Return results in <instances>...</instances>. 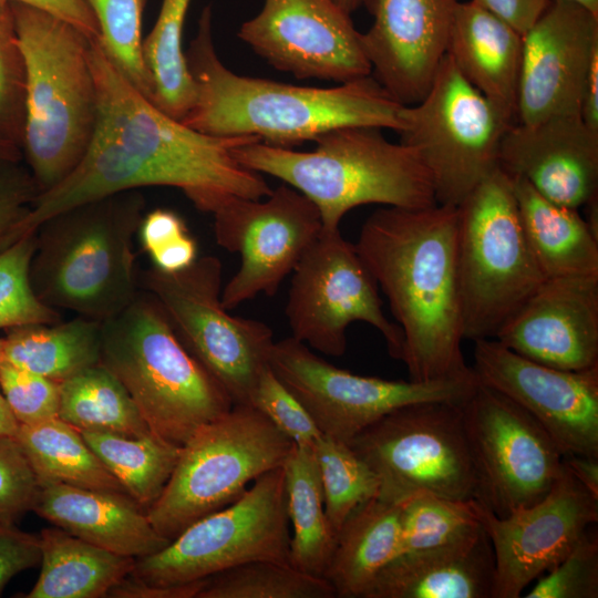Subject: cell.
Instances as JSON below:
<instances>
[{
  "label": "cell",
  "instance_id": "f1b7e54d",
  "mask_svg": "<svg viewBox=\"0 0 598 598\" xmlns=\"http://www.w3.org/2000/svg\"><path fill=\"white\" fill-rule=\"evenodd\" d=\"M402 502L374 497L340 527L323 577L336 597L363 598L378 574L400 554Z\"/></svg>",
  "mask_w": 598,
  "mask_h": 598
},
{
  "label": "cell",
  "instance_id": "8d00e7d4",
  "mask_svg": "<svg viewBox=\"0 0 598 598\" xmlns=\"http://www.w3.org/2000/svg\"><path fill=\"white\" fill-rule=\"evenodd\" d=\"M323 577L301 571L290 564L249 561L205 578L196 598H333Z\"/></svg>",
  "mask_w": 598,
  "mask_h": 598
},
{
  "label": "cell",
  "instance_id": "681fc988",
  "mask_svg": "<svg viewBox=\"0 0 598 598\" xmlns=\"http://www.w3.org/2000/svg\"><path fill=\"white\" fill-rule=\"evenodd\" d=\"M184 219L174 210L155 208L143 216L137 235L145 252L163 249L188 235Z\"/></svg>",
  "mask_w": 598,
  "mask_h": 598
},
{
  "label": "cell",
  "instance_id": "ee69618b",
  "mask_svg": "<svg viewBox=\"0 0 598 598\" xmlns=\"http://www.w3.org/2000/svg\"><path fill=\"white\" fill-rule=\"evenodd\" d=\"M0 389L19 424L59 417L60 383L0 357Z\"/></svg>",
  "mask_w": 598,
  "mask_h": 598
},
{
  "label": "cell",
  "instance_id": "8fae6325",
  "mask_svg": "<svg viewBox=\"0 0 598 598\" xmlns=\"http://www.w3.org/2000/svg\"><path fill=\"white\" fill-rule=\"evenodd\" d=\"M140 287L159 303L181 341L234 404H249L269 365L274 333L265 322L234 317L224 307L219 258L199 257L177 272L151 267L140 272Z\"/></svg>",
  "mask_w": 598,
  "mask_h": 598
},
{
  "label": "cell",
  "instance_id": "484cf974",
  "mask_svg": "<svg viewBox=\"0 0 598 598\" xmlns=\"http://www.w3.org/2000/svg\"><path fill=\"white\" fill-rule=\"evenodd\" d=\"M33 512L87 543L135 559L153 555L171 542L124 493L45 484L40 486Z\"/></svg>",
  "mask_w": 598,
  "mask_h": 598
},
{
  "label": "cell",
  "instance_id": "94428289",
  "mask_svg": "<svg viewBox=\"0 0 598 598\" xmlns=\"http://www.w3.org/2000/svg\"><path fill=\"white\" fill-rule=\"evenodd\" d=\"M570 2H575L589 11H591L595 14H598V0H566Z\"/></svg>",
  "mask_w": 598,
  "mask_h": 598
},
{
  "label": "cell",
  "instance_id": "f35d334b",
  "mask_svg": "<svg viewBox=\"0 0 598 598\" xmlns=\"http://www.w3.org/2000/svg\"><path fill=\"white\" fill-rule=\"evenodd\" d=\"M99 25V44L117 72L153 103V83L143 54L146 0H84Z\"/></svg>",
  "mask_w": 598,
  "mask_h": 598
},
{
  "label": "cell",
  "instance_id": "7bdbcfd3",
  "mask_svg": "<svg viewBox=\"0 0 598 598\" xmlns=\"http://www.w3.org/2000/svg\"><path fill=\"white\" fill-rule=\"evenodd\" d=\"M526 598H597L598 537L588 532L556 566L537 578Z\"/></svg>",
  "mask_w": 598,
  "mask_h": 598
},
{
  "label": "cell",
  "instance_id": "d590c367",
  "mask_svg": "<svg viewBox=\"0 0 598 598\" xmlns=\"http://www.w3.org/2000/svg\"><path fill=\"white\" fill-rule=\"evenodd\" d=\"M190 0H162L156 22L143 39V54L153 83V103L182 121L190 110L195 85L183 48Z\"/></svg>",
  "mask_w": 598,
  "mask_h": 598
},
{
  "label": "cell",
  "instance_id": "74e56055",
  "mask_svg": "<svg viewBox=\"0 0 598 598\" xmlns=\"http://www.w3.org/2000/svg\"><path fill=\"white\" fill-rule=\"evenodd\" d=\"M312 448L319 468L326 515L337 537L353 509L379 496L380 481L346 442L321 434Z\"/></svg>",
  "mask_w": 598,
  "mask_h": 598
},
{
  "label": "cell",
  "instance_id": "f907efd6",
  "mask_svg": "<svg viewBox=\"0 0 598 598\" xmlns=\"http://www.w3.org/2000/svg\"><path fill=\"white\" fill-rule=\"evenodd\" d=\"M21 3L58 17L82 31L91 40H99L97 21L84 0H7Z\"/></svg>",
  "mask_w": 598,
  "mask_h": 598
},
{
  "label": "cell",
  "instance_id": "9a60e30c",
  "mask_svg": "<svg viewBox=\"0 0 598 598\" xmlns=\"http://www.w3.org/2000/svg\"><path fill=\"white\" fill-rule=\"evenodd\" d=\"M269 367L321 434L346 443L398 408L425 401L461 403L478 383L473 369L432 381L360 375L327 362L292 337L274 342Z\"/></svg>",
  "mask_w": 598,
  "mask_h": 598
},
{
  "label": "cell",
  "instance_id": "4316f807",
  "mask_svg": "<svg viewBox=\"0 0 598 598\" xmlns=\"http://www.w3.org/2000/svg\"><path fill=\"white\" fill-rule=\"evenodd\" d=\"M446 54L475 89L516 121L520 33L473 0L457 2Z\"/></svg>",
  "mask_w": 598,
  "mask_h": 598
},
{
  "label": "cell",
  "instance_id": "d6a6232c",
  "mask_svg": "<svg viewBox=\"0 0 598 598\" xmlns=\"http://www.w3.org/2000/svg\"><path fill=\"white\" fill-rule=\"evenodd\" d=\"M14 437L40 486L59 483L127 494L87 445L81 432L61 419L19 424Z\"/></svg>",
  "mask_w": 598,
  "mask_h": 598
},
{
  "label": "cell",
  "instance_id": "5bb4252c",
  "mask_svg": "<svg viewBox=\"0 0 598 598\" xmlns=\"http://www.w3.org/2000/svg\"><path fill=\"white\" fill-rule=\"evenodd\" d=\"M291 274L285 311L292 338L326 355L341 357L347 329L361 321L375 328L389 354L402 361V331L386 318L373 276L340 229L322 228Z\"/></svg>",
  "mask_w": 598,
  "mask_h": 598
},
{
  "label": "cell",
  "instance_id": "e575fe53",
  "mask_svg": "<svg viewBox=\"0 0 598 598\" xmlns=\"http://www.w3.org/2000/svg\"><path fill=\"white\" fill-rule=\"evenodd\" d=\"M80 432L126 493L147 512L164 491L182 446L152 432L138 437L97 431Z\"/></svg>",
  "mask_w": 598,
  "mask_h": 598
},
{
  "label": "cell",
  "instance_id": "30bf717a",
  "mask_svg": "<svg viewBox=\"0 0 598 598\" xmlns=\"http://www.w3.org/2000/svg\"><path fill=\"white\" fill-rule=\"evenodd\" d=\"M401 143L425 165L437 204L458 206L499 167L502 140L515 118L442 60L424 96L403 105Z\"/></svg>",
  "mask_w": 598,
  "mask_h": 598
},
{
  "label": "cell",
  "instance_id": "f6af8a7d",
  "mask_svg": "<svg viewBox=\"0 0 598 598\" xmlns=\"http://www.w3.org/2000/svg\"><path fill=\"white\" fill-rule=\"evenodd\" d=\"M296 445L312 446L321 432L310 414L268 365L260 374L249 404Z\"/></svg>",
  "mask_w": 598,
  "mask_h": 598
},
{
  "label": "cell",
  "instance_id": "52a82bcc",
  "mask_svg": "<svg viewBox=\"0 0 598 598\" xmlns=\"http://www.w3.org/2000/svg\"><path fill=\"white\" fill-rule=\"evenodd\" d=\"M101 363L125 386L150 431L175 445L234 405L145 291L102 322Z\"/></svg>",
  "mask_w": 598,
  "mask_h": 598
},
{
  "label": "cell",
  "instance_id": "ab89813d",
  "mask_svg": "<svg viewBox=\"0 0 598 598\" xmlns=\"http://www.w3.org/2000/svg\"><path fill=\"white\" fill-rule=\"evenodd\" d=\"M480 525L473 499L456 501L416 492L402 502L399 555L446 545Z\"/></svg>",
  "mask_w": 598,
  "mask_h": 598
},
{
  "label": "cell",
  "instance_id": "6f0895ef",
  "mask_svg": "<svg viewBox=\"0 0 598 598\" xmlns=\"http://www.w3.org/2000/svg\"><path fill=\"white\" fill-rule=\"evenodd\" d=\"M19 423L9 409L0 389V436H14Z\"/></svg>",
  "mask_w": 598,
  "mask_h": 598
},
{
  "label": "cell",
  "instance_id": "836d02e7",
  "mask_svg": "<svg viewBox=\"0 0 598 598\" xmlns=\"http://www.w3.org/2000/svg\"><path fill=\"white\" fill-rule=\"evenodd\" d=\"M59 419L79 431L128 437L151 432L125 386L101 362L60 383Z\"/></svg>",
  "mask_w": 598,
  "mask_h": 598
},
{
  "label": "cell",
  "instance_id": "ffe728a7",
  "mask_svg": "<svg viewBox=\"0 0 598 598\" xmlns=\"http://www.w3.org/2000/svg\"><path fill=\"white\" fill-rule=\"evenodd\" d=\"M477 380L535 417L563 456H598V364L570 371L529 360L495 339L474 341Z\"/></svg>",
  "mask_w": 598,
  "mask_h": 598
},
{
  "label": "cell",
  "instance_id": "4fadbf2b",
  "mask_svg": "<svg viewBox=\"0 0 598 598\" xmlns=\"http://www.w3.org/2000/svg\"><path fill=\"white\" fill-rule=\"evenodd\" d=\"M461 403L403 405L348 443L379 477L378 497L401 503L416 492H429L450 499H475L476 476Z\"/></svg>",
  "mask_w": 598,
  "mask_h": 598
},
{
  "label": "cell",
  "instance_id": "277c9868",
  "mask_svg": "<svg viewBox=\"0 0 598 598\" xmlns=\"http://www.w3.org/2000/svg\"><path fill=\"white\" fill-rule=\"evenodd\" d=\"M145 198L125 190L75 205L42 223L29 278L45 306L105 321L138 295L133 239Z\"/></svg>",
  "mask_w": 598,
  "mask_h": 598
},
{
  "label": "cell",
  "instance_id": "9f6ffc18",
  "mask_svg": "<svg viewBox=\"0 0 598 598\" xmlns=\"http://www.w3.org/2000/svg\"><path fill=\"white\" fill-rule=\"evenodd\" d=\"M563 463L578 483L598 498V456L566 455Z\"/></svg>",
  "mask_w": 598,
  "mask_h": 598
},
{
  "label": "cell",
  "instance_id": "d4e9b609",
  "mask_svg": "<svg viewBox=\"0 0 598 598\" xmlns=\"http://www.w3.org/2000/svg\"><path fill=\"white\" fill-rule=\"evenodd\" d=\"M494 578L493 547L480 525L446 545L396 556L363 598H493Z\"/></svg>",
  "mask_w": 598,
  "mask_h": 598
},
{
  "label": "cell",
  "instance_id": "816d5d0a",
  "mask_svg": "<svg viewBox=\"0 0 598 598\" xmlns=\"http://www.w3.org/2000/svg\"><path fill=\"white\" fill-rule=\"evenodd\" d=\"M524 35L551 0H473Z\"/></svg>",
  "mask_w": 598,
  "mask_h": 598
},
{
  "label": "cell",
  "instance_id": "ba28073f",
  "mask_svg": "<svg viewBox=\"0 0 598 598\" xmlns=\"http://www.w3.org/2000/svg\"><path fill=\"white\" fill-rule=\"evenodd\" d=\"M457 270L463 337L473 342L495 339L545 280L501 167L458 205Z\"/></svg>",
  "mask_w": 598,
  "mask_h": 598
},
{
  "label": "cell",
  "instance_id": "680465c9",
  "mask_svg": "<svg viewBox=\"0 0 598 598\" xmlns=\"http://www.w3.org/2000/svg\"><path fill=\"white\" fill-rule=\"evenodd\" d=\"M346 13L351 14L362 6H367L368 0H333Z\"/></svg>",
  "mask_w": 598,
  "mask_h": 598
},
{
  "label": "cell",
  "instance_id": "cb8c5ba5",
  "mask_svg": "<svg viewBox=\"0 0 598 598\" xmlns=\"http://www.w3.org/2000/svg\"><path fill=\"white\" fill-rule=\"evenodd\" d=\"M499 167L547 199L578 209L597 199L598 133L580 116L516 122L502 140Z\"/></svg>",
  "mask_w": 598,
  "mask_h": 598
},
{
  "label": "cell",
  "instance_id": "1f68e13d",
  "mask_svg": "<svg viewBox=\"0 0 598 598\" xmlns=\"http://www.w3.org/2000/svg\"><path fill=\"white\" fill-rule=\"evenodd\" d=\"M312 446L295 444L283 463L287 513L292 529L289 564L307 574L323 577L336 535L326 515Z\"/></svg>",
  "mask_w": 598,
  "mask_h": 598
},
{
  "label": "cell",
  "instance_id": "9c48e42d",
  "mask_svg": "<svg viewBox=\"0 0 598 598\" xmlns=\"http://www.w3.org/2000/svg\"><path fill=\"white\" fill-rule=\"evenodd\" d=\"M295 443L248 404H234L181 447L174 471L146 512L172 540L186 527L238 499L262 474L282 466Z\"/></svg>",
  "mask_w": 598,
  "mask_h": 598
},
{
  "label": "cell",
  "instance_id": "db71d44e",
  "mask_svg": "<svg viewBox=\"0 0 598 598\" xmlns=\"http://www.w3.org/2000/svg\"><path fill=\"white\" fill-rule=\"evenodd\" d=\"M150 258L153 267L164 272H177L189 267L197 259L196 240L188 234L172 245L159 249Z\"/></svg>",
  "mask_w": 598,
  "mask_h": 598
},
{
  "label": "cell",
  "instance_id": "603a6c76",
  "mask_svg": "<svg viewBox=\"0 0 598 598\" xmlns=\"http://www.w3.org/2000/svg\"><path fill=\"white\" fill-rule=\"evenodd\" d=\"M495 340L551 368L597 365L598 276L545 279Z\"/></svg>",
  "mask_w": 598,
  "mask_h": 598
},
{
  "label": "cell",
  "instance_id": "f5cc1de1",
  "mask_svg": "<svg viewBox=\"0 0 598 598\" xmlns=\"http://www.w3.org/2000/svg\"><path fill=\"white\" fill-rule=\"evenodd\" d=\"M205 579L175 586L147 585L130 576L116 585L107 597L116 598H196Z\"/></svg>",
  "mask_w": 598,
  "mask_h": 598
},
{
  "label": "cell",
  "instance_id": "e0dca14e",
  "mask_svg": "<svg viewBox=\"0 0 598 598\" xmlns=\"http://www.w3.org/2000/svg\"><path fill=\"white\" fill-rule=\"evenodd\" d=\"M213 215L217 244L241 259L223 287L228 310L259 293L274 296L322 230L317 206L288 184L264 198H230Z\"/></svg>",
  "mask_w": 598,
  "mask_h": 598
},
{
  "label": "cell",
  "instance_id": "7c38bea8",
  "mask_svg": "<svg viewBox=\"0 0 598 598\" xmlns=\"http://www.w3.org/2000/svg\"><path fill=\"white\" fill-rule=\"evenodd\" d=\"M283 465L251 483L234 503L186 527L162 550L136 559L131 578L175 586L256 560L289 564Z\"/></svg>",
  "mask_w": 598,
  "mask_h": 598
},
{
  "label": "cell",
  "instance_id": "f546056e",
  "mask_svg": "<svg viewBox=\"0 0 598 598\" xmlns=\"http://www.w3.org/2000/svg\"><path fill=\"white\" fill-rule=\"evenodd\" d=\"M41 571L27 598H102L131 575L136 559L55 526L39 535Z\"/></svg>",
  "mask_w": 598,
  "mask_h": 598
},
{
  "label": "cell",
  "instance_id": "7402d4cb",
  "mask_svg": "<svg viewBox=\"0 0 598 598\" xmlns=\"http://www.w3.org/2000/svg\"><path fill=\"white\" fill-rule=\"evenodd\" d=\"M457 0H368L362 33L372 76L402 105L419 102L446 55Z\"/></svg>",
  "mask_w": 598,
  "mask_h": 598
},
{
  "label": "cell",
  "instance_id": "4dcf8cb0",
  "mask_svg": "<svg viewBox=\"0 0 598 598\" xmlns=\"http://www.w3.org/2000/svg\"><path fill=\"white\" fill-rule=\"evenodd\" d=\"M101 321L76 316L62 322L6 330L0 357L58 383L101 362Z\"/></svg>",
  "mask_w": 598,
  "mask_h": 598
},
{
  "label": "cell",
  "instance_id": "7a4b0ae2",
  "mask_svg": "<svg viewBox=\"0 0 598 598\" xmlns=\"http://www.w3.org/2000/svg\"><path fill=\"white\" fill-rule=\"evenodd\" d=\"M457 235L458 206H388L367 218L354 244L388 298L414 381L472 370L462 352Z\"/></svg>",
  "mask_w": 598,
  "mask_h": 598
},
{
  "label": "cell",
  "instance_id": "ac0fdd59",
  "mask_svg": "<svg viewBox=\"0 0 598 598\" xmlns=\"http://www.w3.org/2000/svg\"><path fill=\"white\" fill-rule=\"evenodd\" d=\"M473 506L494 551L493 598L520 597L598 522V498L565 465L550 491L530 506L518 507L504 517L474 499Z\"/></svg>",
  "mask_w": 598,
  "mask_h": 598
},
{
  "label": "cell",
  "instance_id": "bcb514c9",
  "mask_svg": "<svg viewBox=\"0 0 598 598\" xmlns=\"http://www.w3.org/2000/svg\"><path fill=\"white\" fill-rule=\"evenodd\" d=\"M40 484L14 436H0V523L14 524L33 511Z\"/></svg>",
  "mask_w": 598,
  "mask_h": 598
},
{
  "label": "cell",
  "instance_id": "b9f144b4",
  "mask_svg": "<svg viewBox=\"0 0 598 598\" xmlns=\"http://www.w3.org/2000/svg\"><path fill=\"white\" fill-rule=\"evenodd\" d=\"M25 63L11 3L0 0V143L21 152Z\"/></svg>",
  "mask_w": 598,
  "mask_h": 598
},
{
  "label": "cell",
  "instance_id": "7dc6e473",
  "mask_svg": "<svg viewBox=\"0 0 598 598\" xmlns=\"http://www.w3.org/2000/svg\"><path fill=\"white\" fill-rule=\"evenodd\" d=\"M39 195L22 159H0V251L18 240V228Z\"/></svg>",
  "mask_w": 598,
  "mask_h": 598
},
{
  "label": "cell",
  "instance_id": "6da1fadb",
  "mask_svg": "<svg viewBox=\"0 0 598 598\" xmlns=\"http://www.w3.org/2000/svg\"><path fill=\"white\" fill-rule=\"evenodd\" d=\"M90 59L96 83L97 118L76 168L40 193L19 226L35 233L50 217L85 202L144 186L181 189L194 206L214 213L234 197L259 199L271 193L261 174L234 156L255 136H214L176 120L135 90L105 56L96 40Z\"/></svg>",
  "mask_w": 598,
  "mask_h": 598
},
{
  "label": "cell",
  "instance_id": "44dd1931",
  "mask_svg": "<svg viewBox=\"0 0 598 598\" xmlns=\"http://www.w3.org/2000/svg\"><path fill=\"white\" fill-rule=\"evenodd\" d=\"M598 51V14L566 0H551L523 35L516 122L580 116L582 91Z\"/></svg>",
  "mask_w": 598,
  "mask_h": 598
},
{
  "label": "cell",
  "instance_id": "3957f363",
  "mask_svg": "<svg viewBox=\"0 0 598 598\" xmlns=\"http://www.w3.org/2000/svg\"><path fill=\"white\" fill-rule=\"evenodd\" d=\"M213 12L206 6L185 51L195 85L193 105L182 122L214 136H255L292 148L343 126L402 130L399 103L372 74L331 87L300 86L241 75L218 58Z\"/></svg>",
  "mask_w": 598,
  "mask_h": 598
},
{
  "label": "cell",
  "instance_id": "11a10c76",
  "mask_svg": "<svg viewBox=\"0 0 598 598\" xmlns=\"http://www.w3.org/2000/svg\"><path fill=\"white\" fill-rule=\"evenodd\" d=\"M580 117L587 127L598 133V51L591 59L585 81Z\"/></svg>",
  "mask_w": 598,
  "mask_h": 598
},
{
  "label": "cell",
  "instance_id": "c3c4849f",
  "mask_svg": "<svg viewBox=\"0 0 598 598\" xmlns=\"http://www.w3.org/2000/svg\"><path fill=\"white\" fill-rule=\"evenodd\" d=\"M41 561L40 538L0 523V594L11 578Z\"/></svg>",
  "mask_w": 598,
  "mask_h": 598
},
{
  "label": "cell",
  "instance_id": "8992f818",
  "mask_svg": "<svg viewBox=\"0 0 598 598\" xmlns=\"http://www.w3.org/2000/svg\"><path fill=\"white\" fill-rule=\"evenodd\" d=\"M25 63L22 161L39 194L80 164L97 118L91 39L45 11L11 3Z\"/></svg>",
  "mask_w": 598,
  "mask_h": 598
},
{
  "label": "cell",
  "instance_id": "91938a15",
  "mask_svg": "<svg viewBox=\"0 0 598 598\" xmlns=\"http://www.w3.org/2000/svg\"><path fill=\"white\" fill-rule=\"evenodd\" d=\"M0 159H22V155L18 148L0 143Z\"/></svg>",
  "mask_w": 598,
  "mask_h": 598
},
{
  "label": "cell",
  "instance_id": "2e32d148",
  "mask_svg": "<svg viewBox=\"0 0 598 598\" xmlns=\"http://www.w3.org/2000/svg\"><path fill=\"white\" fill-rule=\"evenodd\" d=\"M461 413L476 476L474 501L504 517L550 491L563 454L535 417L480 381Z\"/></svg>",
  "mask_w": 598,
  "mask_h": 598
},
{
  "label": "cell",
  "instance_id": "5b68a950",
  "mask_svg": "<svg viewBox=\"0 0 598 598\" xmlns=\"http://www.w3.org/2000/svg\"><path fill=\"white\" fill-rule=\"evenodd\" d=\"M308 152L254 142L233 150L235 158L306 195L319 209L322 228L339 229L351 209L367 204L417 208L436 204L431 176L417 151L392 143L371 126L322 133Z\"/></svg>",
  "mask_w": 598,
  "mask_h": 598
},
{
  "label": "cell",
  "instance_id": "60d3db41",
  "mask_svg": "<svg viewBox=\"0 0 598 598\" xmlns=\"http://www.w3.org/2000/svg\"><path fill=\"white\" fill-rule=\"evenodd\" d=\"M35 245L37 231L0 251V329L61 320L59 311L42 303L31 288L29 269Z\"/></svg>",
  "mask_w": 598,
  "mask_h": 598
},
{
  "label": "cell",
  "instance_id": "83f0119b",
  "mask_svg": "<svg viewBox=\"0 0 598 598\" xmlns=\"http://www.w3.org/2000/svg\"><path fill=\"white\" fill-rule=\"evenodd\" d=\"M511 178L526 239L545 279L598 276V234L578 209L547 199L524 178Z\"/></svg>",
  "mask_w": 598,
  "mask_h": 598
},
{
  "label": "cell",
  "instance_id": "d6986e66",
  "mask_svg": "<svg viewBox=\"0 0 598 598\" xmlns=\"http://www.w3.org/2000/svg\"><path fill=\"white\" fill-rule=\"evenodd\" d=\"M238 38L297 79L344 83L371 74L362 33L333 0H264Z\"/></svg>",
  "mask_w": 598,
  "mask_h": 598
}]
</instances>
